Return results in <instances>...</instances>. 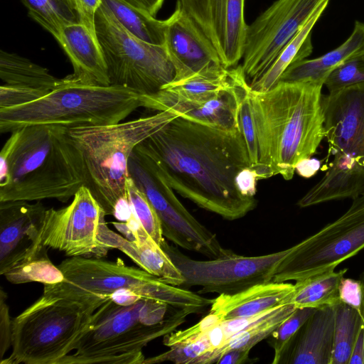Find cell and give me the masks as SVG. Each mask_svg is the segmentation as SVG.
<instances>
[{"mask_svg": "<svg viewBox=\"0 0 364 364\" xmlns=\"http://www.w3.org/2000/svg\"><path fill=\"white\" fill-rule=\"evenodd\" d=\"M178 193L228 220L256 206L242 194L236 176L250 167L241 130L229 131L178 117L136 147Z\"/></svg>", "mask_w": 364, "mask_h": 364, "instance_id": "6da1fadb", "label": "cell"}, {"mask_svg": "<svg viewBox=\"0 0 364 364\" xmlns=\"http://www.w3.org/2000/svg\"><path fill=\"white\" fill-rule=\"evenodd\" d=\"M323 86L279 81L267 92L250 88L259 149L258 164L253 169L259 179L281 175L289 181L296 165L316 153L325 137Z\"/></svg>", "mask_w": 364, "mask_h": 364, "instance_id": "7a4b0ae2", "label": "cell"}, {"mask_svg": "<svg viewBox=\"0 0 364 364\" xmlns=\"http://www.w3.org/2000/svg\"><path fill=\"white\" fill-rule=\"evenodd\" d=\"M11 133L0 153V202L66 203L85 186L82 158L68 129L34 125Z\"/></svg>", "mask_w": 364, "mask_h": 364, "instance_id": "3957f363", "label": "cell"}, {"mask_svg": "<svg viewBox=\"0 0 364 364\" xmlns=\"http://www.w3.org/2000/svg\"><path fill=\"white\" fill-rule=\"evenodd\" d=\"M192 313L158 300L141 297L122 305L109 297L92 314L75 353L60 364H143L142 349L173 331Z\"/></svg>", "mask_w": 364, "mask_h": 364, "instance_id": "277c9868", "label": "cell"}, {"mask_svg": "<svg viewBox=\"0 0 364 364\" xmlns=\"http://www.w3.org/2000/svg\"><path fill=\"white\" fill-rule=\"evenodd\" d=\"M178 117L166 110L125 122L68 129L82 158L85 186L106 215L131 228L140 225L127 198L129 159L138 144Z\"/></svg>", "mask_w": 364, "mask_h": 364, "instance_id": "5b68a950", "label": "cell"}, {"mask_svg": "<svg viewBox=\"0 0 364 364\" xmlns=\"http://www.w3.org/2000/svg\"><path fill=\"white\" fill-rule=\"evenodd\" d=\"M328 153L321 179L297 203L307 208L364 194V82L322 96Z\"/></svg>", "mask_w": 364, "mask_h": 364, "instance_id": "8992f818", "label": "cell"}, {"mask_svg": "<svg viewBox=\"0 0 364 364\" xmlns=\"http://www.w3.org/2000/svg\"><path fill=\"white\" fill-rule=\"evenodd\" d=\"M63 83L24 105L0 108V133L28 126L54 125L68 129L121 122L141 107L140 95L118 85Z\"/></svg>", "mask_w": 364, "mask_h": 364, "instance_id": "52a82bcc", "label": "cell"}, {"mask_svg": "<svg viewBox=\"0 0 364 364\" xmlns=\"http://www.w3.org/2000/svg\"><path fill=\"white\" fill-rule=\"evenodd\" d=\"M109 297L69 299L43 294L13 319L12 353L0 363L60 364L75 350L92 314Z\"/></svg>", "mask_w": 364, "mask_h": 364, "instance_id": "ba28073f", "label": "cell"}, {"mask_svg": "<svg viewBox=\"0 0 364 364\" xmlns=\"http://www.w3.org/2000/svg\"><path fill=\"white\" fill-rule=\"evenodd\" d=\"M58 267L63 280L44 284L45 295L70 299L87 296L109 297L117 291L129 289L141 297L166 302L192 314L203 311L214 300L168 284L141 268L126 265L119 258L109 262L102 258L70 257L63 260Z\"/></svg>", "mask_w": 364, "mask_h": 364, "instance_id": "9c48e42d", "label": "cell"}, {"mask_svg": "<svg viewBox=\"0 0 364 364\" xmlns=\"http://www.w3.org/2000/svg\"><path fill=\"white\" fill-rule=\"evenodd\" d=\"M95 31L110 85L144 95L155 93L173 80L174 68L164 46L135 37L102 4L95 15Z\"/></svg>", "mask_w": 364, "mask_h": 364, "instance_id": "30bf717a", "label": "cell"}, {"mask_svg": "<svg viewBox=\"0 0 364 364\" xmlns=\"http://www.w3.org/2000/svg\"><path fill=\"white\" fill-rule=\"evenodd\" d=\"M364 248V194L353 199L335 221L292 246L280 262L272 282L299 281L328 269Z\"/></svg>", "mask_w": 364, "mask_h": 364, "instance_id": "8fae6325", "label": "cell"}, {"mask_svg": "<svg viewBox=\"0 0 364 364\" xmlns=\"http://www.w3.org/2000/svg\"><path fill=\"white\" fill-rule=\"evenodd\" d=\"M184 277L181 287H200L198 294H234L272 282L280 262L292 247L260 256H244L224 249L218 257L193 259L164 240L161 245Z\"/></svg>", "mask_w": 364, "mask_h": 364, "instance_id": "7c38bea8", "label": "cell"}, {"mask_svg": "<svg viewBox=\"0 0 364 364\" xmlns=\"http://www.w3.org/2000/svg\"><path fill=\"white\" fill-rule=\"evenodd\" d=\"M128 173L154 208L164 237L183 249L209 259L223 253L225 248L215 234L188 212L151 161L136 148L129 159Z\"/></svg>", "mask_w": 364, "mask_h": 364, "instance_id": "4fadbf2b", "label": "cell"}, {"mask_svg": "<svg viewBox=\"0 0 364 364\" xmlns=\"http://www.w3.org/2000/svg\"><path fill=\"white\" fill-rule=\"evenodd\" d=\"M106 213L86 186H81L72 202L59 208H46L38 225V250L51 248L68 257L102 258L107 250L100 235Z\"/></svg>", "mask_w": 364, "mask_h": 364, "instance_id": "5bb4252c", "label": "cell"}, {"mask_svg": "<svg viewBox=\"0 0 364 364\" xmlns=\"http://www.w3.org/2000/svg\"><path fill=\"white\" fill-rule=\"evenodd\" d=\"M327 0H277L248 25L242 68L259 78L316 10Z\"/></svg>", "mask_w": 364, "mask_h": 364, "instance_id": "9a60e30c", "label": "cell"}, {"mask_svg": "<svg viewBox=\"0 0 364 364\" xmlns=\"http://www.w3.org/2000/svg\"><path fill=\"white\" fill-rule=\"evenodd\" d=\"M245 0H177L178 7L196 26L218 53L225 68L242 58L248 25Z\"/></svg>", "mask_w": 364, "mask_h": 364, "instance_id": "2e32d148", "label": "cell"}, {"mask_svg": "<svg viewBox=\"0 0 364 364\" xmlns=\"http://www.w3.org/2000/svg\"><path fill=\"white\" fill-rule=\"evenodd\" d=\"M230 69L232 86L213 98L191 100L161 89L153 94L140 95L141 107L158 112L169 110L186 119L221 129L241 130L238 105L240 82L245 73L242 65Z\"/></svg>", "mask_w": 364, "mask_h": 364, "instance_id": "e0dca14e", "label": "cell"}, {"mask_svg": "<svg viewBox=\"0 0 364 364\" xmlns=\"http://www.w3.org/2000/svg\"><path fill=\"white\" fill-rule=\"evenodd\" d=\"M46 208L39 201L0 202V274L28 262L48 248L36 245L38 225Z\"/></svg>", "mask_w": 364, "mask_h": 364, "instance_id": "ac0fdd59", "label": "cell"}, {"mask_svg": "<svg viewBox=\"0 0 364 364\" xmlns=\"http://www.w3.org/2000/svg\"><path fill=\"white\" fill-rule=\"evenodd\" d=\"M164 46L174 68L173 81L223 65L210 43L178 7L165 20Z\"/></svg>", "mask_w": 364, "mask_h": 364, "instance_id": "d6986e66", "label": "cell"}, {"mask_svg": "<svg viewBox=\"0 0 364 364\" xmlns=\"http://www.w3.org/2000/svg\"><path fill=\"white\" fill-rule=\"evenodd\" d=\"M68 56L73 73L66 77L70 83L110 85L105 57L97 40L80 23L64 26L56 39Z\"/></svg>", "mask_w": 364, "mask_h": 364, "instance_id": "ffe728a7", "label": "cell"}, {"mask_svg": "<svg viewBox=\"0 0 364 364\" xmlns=\"http://www.w3.org/2000/svg\"><path fill=\"white\" fill-rule=\"evenodd\" d=\"M100 238L105 247L118 249L131 258L140 268L157 277L164 282L181 287L184 277L167 253L148 234L122 237L106 224Z\"/></svg>", "mask_w": 364, "mask_h": 364, "instance_id": "44dd1931", "label": "cell"}, {"mask_svg": "<svg viewBox=\"0 0 364 364\" xmlns=\"http://www.w3.org/2000/svg\"><path fill=\"white\" fill-rule=\"evenodd\" d=\"M334 323L335 306L316 309L297 331L281 363L331 364Z\"/></svg>", "mask_w": 364, "mask_h": 364, "instance_id": "7402d4cb", "label": "cell"}, {"mask_svg": "<svg viewBox=\"0 0 364 364\" xmlns=\"http://www.w3.org/2000/svg\"><path fill=\"white\" fill-rule=\"evenodd\" d=\"M294 289V285L287 282L256 284L234 294H219L210 311L223 319L257 316L288 304Z\"/></svg>", "mask_w": 364, "mask_h": 364, "instance_id": "603a6c76", "label": "cell"}, {"mask_svg": "<svg viewBox=\"0 0 364 364\" xmlns=\"http://www.w3.org/2000/svg\"><path fill=\"white\" fill-rule=\"evenodd\" d=\"M364 52V23L355 21L350 36L334 50L291 64L279 81L311 82L324 85L329 75L347 60Z\"/></svg>", "mask_w": 364, "mask_h": 364, "instance_id": "cb8c5ba5", "label": "cell"}, {"mask_svg": "<svg viewBox=\"0 0 364 364\" xmlns=\"http://www.w3.org/2000/svg\"><path fill=\"white\" fill-rule=\"evenodd\" d=\"M330 0L324 1L280 52L270 67L250 82L252 90L267 92L276 85L284 71L293 63L305 59L313 50L311 31L326 10Z\"/></svg>", "mask_w": 364, "mask_h": 364, "instance_id": "d4e9b609", "label": "cell"}, {"mask_svg": "<svg viewBox=\"0 0 364 364\" xmlns=\"http://www.w3.org/2000/svg\"><path fill=\"white\" fill-rule=\"evenodd\" d=\"M0 77L3 85L50 92L60 86L48 70L16 53L0 52Z\"/></svg>", "mask_w": 364, "mask_h": 364, "instance_id": "484cf974", "label": "cell"}, {"mask_svg": "<svg viewBox=\"0 0 364 364\" xmlns=\"http://www.w3.org/2000/svg\"><path fill=\"white\" fill-rule=\"evenodd\" d=\"M348 269H328L296 281L288 304L296 308L319 309L340 302L338 287Z\"/></svg>", "mask_w": 364, "mask_h": 364, "instance_id": "4316f807", "label": "cell"}, {"mask_svg": "<svg viewBox=\"0 0 364 364\" xmlns=\"http://www.w3.org/2000/svg\"><path fill=\"white\" fill-rule=\"evenodd\" d=\"M232 85L230 68L218 66L179 81H172L162 89L184 98L206 100L218 95Z\"/></svg>", "mask_w": 364, "mask_h": 364, "instance_id": "83f0119b", "label": "cell"}, {"mask_svg": "<svg viewBox=\"0 0 364 364\" xmlns=\"http://www.w3.org/2000/svg\"><path fill=\"white\" fill-rule=\"evenodd\" d=\"M102 4L135 37L150 44L164 45L165 20H158L147 12L122 0H103Z\"/></svg>", "mask_w": 364, "mask_h": 364, "instance_id": "f1b7e54d", "label": "cell"}, {"mask_svg": "<svg viewBox=\"0 0 364 364\" xmlns=\"http://www.w3.org/2000/svg\"><path fill=\"white\" fill-rule=\"evenodd\" d=\"M363 328V319L356 309L342 302L335 305L331 364H348L352 350Z\"/></svg>", "mask_w": 364, "mask_h": 364, "instance_id": "f546056e", "label": "cell"}, {"mask_svg": "<svg viewBox=\"0 0 364 364\" xmlns=\"http://www.w3.org/2000/svg\"><path fill=\"white\" fill-rule=\"evenodd\" d=\"M29 16L55 39L62 28L69 24L80 23L73 0H21Z\"/></svg>", "mask_w": 364, "mask_h": 364, "instance_id": "4dcf8cb0", "label": "cell"}, {"mask_svg": "<svg viewBox=\"0 0 364 364\" xmlns=\"http://www.w3.org/2000/svg\"><path fill=\"white\" fill-rule=\"evenodd\" d=\"M296 309L291 304L277 307L265 317L231 337L221 349L220 356L232 349L251 350L256 344L269 338Z\"/></svg>", "mask_w": 364, "mask_h": 364, "instance_id": "1f68e13d", "label": "cell"}, {"mask_svg": "<svg viewBox=\"0 0 364 364\" xmlns=\"http://www.w3.org/2000/svg\"><path fill=\"white\" fill-rule=\"evenodd\" d=\"M126 192L134 216L144 230L161 246L165 239L159 217L145 194L129 176L126 181Z\"/></svg>", "mask_w": 364, "mask_h": 364, "instance_id": "d6a6232c", "label": "cell"}, {"mask_svg": "<svg viewBox=\"0 0 364 364\" xmlns=\"http://www.w3.org/2000/svg\"><path fill=\"white\" fill-rule=\"evenodd\" d=\"M13 284L38 282L43 284L60 282L63 275L58 266H55L48 253L39 255L26 264L9 272L5 275Z\"/></svg>", "mask_w": 364, "mask_h": 364, "instance_id": "836d02e7", "label": "cell"}, {"mask_svg": "<svg viewBox=\"0 0 364 364\" xmlns=\"http://www.w3.org/2000/svg\"><path fill=\"white\" fill-rule=\"evenodd\" d=\"M316 310L296 308L270 335L269 344L274 350L272 364L281 363L297 331Z\"/></svg>", "mask_w": 364, "mask_h": 364, "instance_id": "e575fe53", "label": "cell"}, {"mask_svg": "<svg viewBox=\"0 0 364 364\" xmlns=\"http://www.w3.org/2000/svg\"><path fill=\"white\" fill-rule=\"evenodd\" d=\"M250 91V83L247 82V77L244 75L240 82L238 119L240 129L246 143L250 167L255 168L259 161V149Z\"/></svg>", "mask_w": 364, "mask_h": 364, "instance_id": "d590c367", "label": "cell"}, {"mask_svg": "<svg viewBox=\"0 0 364 364\" xmlns=\"http://www.w3.org/2000/svg\"><path fill=\"white\" fill-rule=\"evenodd\" d=\"M364 82V52L337 67L327 77L324 85L328 92Z\"/></svg>", "mask_w": 364, "mask_h": 364, "instance_id": "8d00e7d4", "label": "cell"}, {"mask_svg": "<svg viewBox=\"0 0 364 364\" xmlns=\"http://www.w3.org/2000/svg\"><path fill=\"white\" fill-rule=\"evenodd\" d=\"M48 93L49 92L1 84L0 86V108L12 107L29 103Z\"/></svg>", "mask_w": 364, "mask_h": 364, "instance_id": "74e56055", "label": "cell"}, {"mask_svg": "<svg viewBox=\"0 0 364 364\" xmlns=\"http://www.w3.org/2000/svg\"><path fill=\"white\" fill-rule=\"evenodd\" d=\"M340 302L356 309L361 316L363 306V287L360 279L345 278L341 279L338 287Z\"/></svg>", "mask_w": 364, "mask_h": 364, "instance_id": "f35d334b", "label": "cell"}, {"mask_svg": "<svg viewBox=\"0 0 364 364\" xmlns=\"http://www.w3.org/2000/svg\"><path fill=\"white\" fill-rule=\"evenodd\" d=\"M6 293L0 289V358L11 346L12 321L9 314V309L6 303ZM0 360V361H1Z\"/></svg>", "mask_w": 364, "mask_h": 364, "instance_id": "ab89813d", "label": "cell"}, {"mask_svg": "<svg viewBox=\"0 0 364 364\" xmlns=\"http://www.w3.org/2000/svg\"><path fill=\"white\" fill-rule=\"evenodd\" d=\"M78 15L79 22L85 26L97 37L95 15L103 0H73Z\"/></svg>", "mask_w": 364, "mask_h": 364, "instance_id": "60d3db41", "label": "cell"}, {"mask_svg": "<svg viewBox=\"0 0 364 364\" xmlns=\"http://www.w3.org/2000/svg\"><path fill=\"white\" fill-rule=\"evenodd\" d=\"M259 180L256 171L251 167L241 170L236 176V185L240 192L250 197L256 193L257 181Z\"/></svg>", "mask_w": 364, "mask_h": 364, "instance_id": "b9f144b4", "label": "cell"}, {"mask_svg": "<svg viewBox=\"0 0 364 364\" xmlns=\"http://www.w3.org/2000/svg\"><path fill=\"white\" fill-rule=\"evenodd\" d=\"M250 350L232 349L224 352L217 361V364H245L254 363L250 357Z\"/></svg>", "mask_w": 364, "mask_h": 364, "instance_id": "7bdbcfd3", "label": "cell"}, {"mask_svg": "<svg viewBox=\"0 0 364 364\" xmlns=\"http://www.w3.org/2000/svg\"><path fill=\"white\" fill-rule=\"evenodd\" d=\"M124 2L147 12L154 16L161 9L164 0H122Z\"/></svg>", "mask_w": 364, "mask_h": 364, "instance_id": "ee69618b", "label": "cell"}, {"mask_svg": "<svg viewBox=\"0 0 364 364\" xmlns=\"http://www.w3.org/2000/svg\"><path fill=\"white\" fill-rule=\"evenodd\" d=\"M319 166V161L310 158L301 161L296 166V172L303 177L309 178L316 173Z\"/></svg>", "mask_w": 364, "mask_h": 364, "instance_id": "f6af8a7d", "label": "cell"}, {"mask_svg": "<svg viewBox=\"0 0 364 364\" xmlns=\"http://www.w3.org/2000/svg\"><path fill=\"white\" fill-rule=\"evenodd\" d=\"M348 364H364L363 328L357 338Z\"/></svg>", "mask_w": 364, "mask_h": 364, "instance_id": "bcb514c9", "label": "cell"}, {"mask_svg": "<svg viewBox=\"0 0 364 364\" xmlns=\"http://www.w3.org/2000/svg\"><path fill=\"white\" fill-rule=\"evenodd\" d=\"M362 283L363 287V306L362 309H364V272L361 274L360 279H359ZM362 312V311H361Z\"/></svg>", "mask_w": 364, "mask_h": 364, "instance_id": "7dc6e473", "label": "cell"}, {"mask_svg": "<svg viewBox=\"0 0 364 364\" xmlns=\"http://www.w3.org/2000/svg\"><path fill=\"white\" fill-rule=\"evenodd\" d=\"M361 316L363 319V341H364V309H362Z\"/></svg>", "mask_w": 364, "mask_h": 364, "instance_id": "c3c4849f", "label": "cell"}]
</instances>
